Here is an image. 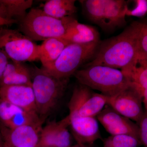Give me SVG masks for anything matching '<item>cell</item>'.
<instances>
[{"instance_id": "cell-1", "label": "cell", "mask_w": 147, "mask_h": 147, "mask_svg": "<svg viewBox=\"0 0 147 147\" xmlns=\"http://www.w3.org/2000/svg\"><path fill=\"white\" fill-rule=\"evenodd\" d=\"M140 53L138 21H134L118 35L100 42L94 58L85 66H105L125 72L134 65Z\"/></svg>"}, {"instance_id": "cell-2", "label": "cell", "mask_w": 147, "mask_h": 147, "mask_svg": "<svg viewBox=\"0 0 147 147\" xmlns=\"http://www.w3.org/2000/svg\"><path fill=\"white\" fill-rule=\"evenodd\" d=\"M30 69L37 113L44 122L63 96L69 79H58L35 66Z\"/></svg>"}, {"instance_id": "cell-3", "label": "cell", "mask_w": 147, "mask_h": 147, "mask_svg": "<svg viewBox=\"0 0 147 147\" xmlns=\"http://www.w3.org/2000/svg\"><path fill=\"white\" fill-rule=\"evenodd\" d=\"M73 75L79 84L108 96L119 93L131 84L121 70L105 66H85Z\"/></svg>"}, {"instance_id": "cell-4", "label": "cell", "mask_w": 147, "mask_h": 147, "mask_svg": "<svg viewBox=\"0 0 147 147\" xmlns=\"http://www.w3.org/2000/svg\"><path fill=\"white\" fill-rule=\"evenodd\" d=\"M75 19L73 16L54 18L47 15L42 9L32 8L19 23V31L33 41L61 38Z\"/></svg>"}, {"instance_id": "cell-5", "label": "cell", "mask_w": 147, "mask_h": 147, "mask_svg": "<svg viewBox=\"0 0 147 147\" xmlns=\"http://www.w3.org/2000/svg\"><path fill=\"white\" fill-rule=\"evenodd\" d=\"M100 42L85 44L69 43L53 64L42 68L58 79H69L81 66L94 58Z\"/></svg>"}, {"instance_id": "cell-6", "label": "cell", "mask_w": 147, "mask_h": 147, "mask_svg": "<svg viewBox=\"0 0 147 147\" xmlns=\"http://www.w3.org/2000/svg\"><path fill=\"white\" fill-rule=\"evenodd\" d=\"M0 48L11 61L23 63L39 59L40 45L17 30L0 29Z\"/></svg>"}, {"instance_id": "cell-7", "label": "cell", "mask_w": 147, "mask_h": 147, "mask_svg": "<svg viewBox=\"0 0 147 147\" xmlns=\"http://www.w3.org/2000/svg\"><path fill=\"white\" fill-rule=\"evenodd\" d=\"M109 98V96L94 92L90 88L79 84L74 87L69 102V113L96 117L108 105Z\"/></svg>"}, {"instance_id": "cell-8", "label": "cell", "mask_w": 147, "mask_h": 147, "mask_svg": "<svg viewBox=\"0 0 147 147\" xmlns=\"http://www.w3.org/2000/svg\"><path fill=\"white\" fill-rule=\"evenodd\" d=\"M143 102L141 92L131 83L125 89L109 96L108 105L121 115L134 121L138 124L144 112Z\"/></svg>"}, {"instance_id": "cell-9", "label": "cell", "mask_w": 147, "mask_h": 147, "mask_svg": "<svg viewBox=\"0 0 147 147\" xmlns=\"http://www.w3.org/2000/svg\"><path fill=\"white\" fill-rule=\"evenodd\" d=\"M69 126L68 116L59 121H53L41 129L38 147H70L71 134L67 127Z\"/></svg>"}, {"instance_id": "cell-10", "label": "cell", "mask_w": 147, "mask_h": 147, "mask_svg": "<svg viewBox=\"0 0 147 147\" xmlns=\"http://www.w3.org/2000/svg\"><path fill=\"white\" fill-rule=\"evenodd\" d=\"M42 125H27L9 129L0 123L3 142L12 147H38Z\"/></svg>"}, {"instance_id": "cell-11", "label": "cell", "mask_w": 147, "mask_h": 147, "mask_svg": "<svg viewBox=\"0 0 147 147\" xmlns=\"http://www.w3.org/2000/svg\"><path fill=\"white\" fill-rule=\"evenodd\" d=\"M69 126L77 143L92 144L100 139L99 126L96 117H84L76 113H69Z\"/></svg>"}, {"instance_id": "cell-12", "label": "cell", "mask_w": 147, "mask_h": 147, "mask_svg": "<svg viewBox=\"0 0 147 147\" xmlns=\"http://www.w3.org/2000/svg\"><path fill=\"white\" fill-rule=\"evenodd\" d=\"M0 99L26 111L37 114L34 94L31 85L0 87Z\"/></svg>"}, {"instance_id": "cell-13", "label": "cell", "mask_w": 147, "mask_h": 147, "mask_svg": "<svg viewBox=\"0 0 147 147\" xmlns=\"http://www.w3.org/2000/svg\"><path fill=\"white\" fill-rule=\"evenodd\" d=\"M127 10V3L124 0H105L101 28L112 31L125 26Z\"/></svg>"}, {"instance_id": "cell-14", "label": "cell", "mask_w": 147, "mask_h": 147, "mask_svg": "<svg viewBox=\"0 0 147 147\" xmlns=\"http://www.w3.org/2000/svg\"><path fill=\"white\" fill-rule=\"evenodd\" d=\"M62 38L70 43L89 44L100 42V34L94 27L79 23L76 19L71 23Z\"/></svg>"}, {"instance_id": "cell-15", "label": "cell", "mask_w": 147, "mask_h": 147, "mask_svg": "<svg viewBox=\"0 0 147 147\" xmlns=\"http://www.w3.org/2000/svg\"><path fill=\"white\" fill-rule=\"evenodd\" d=\"M70 42L62 38H52L45 40L40 45L39 60L42 68L52 65L60 56Z\"/></svg>"}, {"instance_id": "cell-16", "label": "cell", "mask_w": 147, "mask_h": 147, "mask_svg": "<svg viewBox=\"0 0 147 147\" xmlns=\"http://www.w3.org/2000/svg\"><path fill=\"white\" fill-rule=\"evenodd\" d=\"M33 3L32 0H0L6 18L17 23L25 18L27 10L31 8Z\"/></svg>"}, {"instance_id": "cell-17", "label": "cell", "mask_w": 147, "mask_h": 147, "mask_svg": "<svg viewBox=\"0 0 147 147\" xmlns=\"http://www.w3.org/2000/svg\"><path fill=\"white\" fill-rule=\"evenodd\" d=\"M74 0H49L43 6V11L57 18L73 16L77 8Z\"/></svg>"}, {"instance_id": "cell-18", "label": "cell", "mask_w": 147, "mask_h": 147, "mask_svg": "<svg viewBox=\"0 0 147 147\" xmlns=\"http://www.w3.org/2000/svg\"><path fill=\"white\" fill-rule=\"evenodd\" d=\"M131 83L142 89L147 90V57L140 52L133 66L123 73Z\"/></svg>"}, {"instance_id": "cell-19", "label": "cell", "mask_w": 147, "mask_h": 147, "mask_svg": "<svg viewBox=\"0 0 147 147\" xmlns=\"http://www.w3.org/2000/svg\"><path fill=\"white\" fill-rule=\"evenodd\" d=\"M83 12L92 23L101 28L103 21L105 0L79 1Z\"/></svg>"}, {"instance_id": "cell-20", "label": "cell", "mask_w": 147, "mask_h": 147, "mask_svg": "<svg viewBox=\"0 0 147 147\" xmlns=\"http://www.w3.org/2000/svg\"><path fill=\"white\" fill-rule=\"evenodd\" d=\"M11 85L32 86L30 67L25 64L21 68L8 76L0 78V87Z\"/></svg>"}, {"instance_id": "cell-21", "label": "cell", "mask_w": 147, "mask_h": 147, "mask_svg": "<svg viewBox=\"0 0 147 147\" xmlns=\"http://www.w3.org/2000/svg\"><path fill=\"white\" fill-rule=\"evenodd\" d=\"M104 128L111 135H129L139 139L138 124L127 118Z\"/></svg>"}, {"instance_id": "cell-22", "label": "cell", "mask_w": 147, "mask_h": 147, "mask_svg": "<svg viewBox=\"0 0 147 147\" xmlns=\"http://www.w3.org/2000/svg\"><path fill=\"white\" fill-rule=\"evenodd\" d=\"M140 139L129 135H111L103 140V147H139Z\"/></svg>"}, {"instance_id": "cell-23", "label": "cell", "mask_w": 147, "mask_h": 147, "mask_svg": "<svg viewBox=\"0 0 147 147\" xmlns=\"http://www.w3.org/2000/svg\"><path fill=\"white\" fill-rule=\"evenodd\" d=\"M138 40L140 52L147 57V21H138Z\"/></svg>"}, {"instance_id": "cell-24", "label": "cell", "mask_w": 147, "mask_h": 147, "mask_svg": "<svg viewBox=\"0 0 147 147\" xmlns=\"http://www.w3.org/2000/svg\"><path fill=\"white\" fill-rule=\"evenodd\" d=\"M145 110L144 114L138 124L139 139L144 147H147V104L144 103Z\"/></svg>"}, {"instance_id": "cell-25", "label": "cell", "mask_w": 147, "mask_h": 147, "mask_svg": "<svg viewBox=\"0 0 147 147\" xmlns=\"http://www.w3.org/2000/svg\"><path fill=\"white\" fill-rule=\"evenodd\" d=\"M137 6L131 12L127 14H131L134 16H142L144 15L147 11V1H137Z\"/></svg>"}, {"instance_id": "cell-26", "label": "cell", "mask_w": 147, "mask_h": 147, "mask_svg": "<svg viewBox=\"0 0 147 147\" xmlns=\"http://www.w3.org/2000/svg\"><path fill=\"white\" fill-rule=\"evenodd\" d=\"M9 59L5 52L0 48V78L2 76L6 66L9 61Z\"/></svg>"}, {"instance_id": "cell-27", "label": "cell", "mask_w": 147, "mask_h": 147, "mask_svg": "<svg viewBox=\"0 0 147 147\" xmlns=\"http://www.w3.org/2000/svg\"><path fill=\"white\" fill-rule=\"evenodd\" d=\"M17 23L16 21L13 20H9L8 19L0 18V27L4 25H10V24Z\"/></svg>"}, {"instance_id": "cell-28", "label": "cell", "mask_w": 147, "mask_h": 147, "mask_svg": "<svg viewBox=\"0 0 147 147\" xmlns=\"http://www.w3.org/2000/svg\"><path fill=\"white\" fill-rule=\"evenodd\" d=\"M137 88L139 89L142 94L143 98V102L147 104V90L142 89L138 88V87Z\"/></svg>"}, {"instance_id": "cell-29", "label": "cell", "mask_w": 147, "mask_h": 147, "mask_svg": "<svg viewBox=\"0 0 147 147\" xmlns=\"http://www.w3.org/2000/svg\"><path fill=\"white\" fill-rule=\"evenodd\" d=\"M0 18H3V19H6L5 18V14L4 11L3 10V9L1 4H0Z\"/></svg>"}, {"instance_id": "cell-30", "label": "cell", "mask_w": 147, "mask_h": 147, "mask_svg": "<svg viewBox=\"0 0 147 147\" xmlns=\"http://www.w3.org/2000/svg\"><path fill=\"white\" fill-rule=\"evenodd\" d=\"M3 147H11V146H10V145L8 144H7V143H5V142H3Z\"/></svg>"}, {"instance_id": "cell-31", "label": "cell", "mask_w": 147, "mask_h": 147, "mask_svg": "<svg viewBox=\"0 0 147 147\" xmlns=\"http://www.w3.org/2000/svg\"><path fill=\"white\" fill-rule=\"evenodd\" d=\"M3 141L2 137L1 134V132H0V143H3Z\"/></svg>"}, {"instance_id": "cell-32", "label": "cell", "mask_w": 147, "mask_h": 147, "mask_svg": "<svg viewBox=\"0 0 147 147\" xmlns=\"http://www.w3.org/2000/svg\"><path fill=\"white\" fill-rule=\"evenodd\" d=\"M70 147H80V145L77 143L76 144L74 145V146H71Z\"/></svg>"}, {"instance_id": "cell-33", "label": "cell", "mask_w": 147, "mask_h": 147, "mask_svg": "<svg viewBox=\"0 0 147 147\" xmlns=\"http://www.w3.org/2000/svg\"><path fill=\"white\" fill-rule=\"evenodd\" d=\"M78 144V143H77ZM79 145H80V147H87L85 146V145L82 144H79Z\"/></svg>"}, {"instance_id": "cell-34", "label": "cell", "mask_w": 147, "mask_h": 147, "mask_svg": "<svg viewBox=\"0 0 147 147\" xmlns=\"http://www.w3.org/2000/svg\"><path fill=\"white\" fill-rule=\"evenodd\" d=\"M0 147H3V143H0Z\"/></svg>"}]
</instances>
